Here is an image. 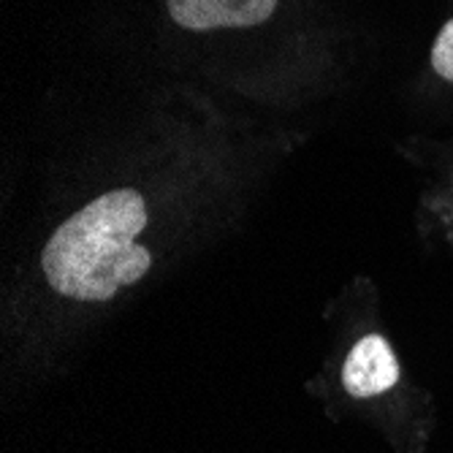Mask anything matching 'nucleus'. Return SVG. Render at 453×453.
<instances>
[{
	"label": "nucleus",
	"mask_w": 453,
	"mask_h": 453,
	"mask_svg": "<svg viewBox=\"0 0 453 453\" xmlns=\"http://www.w3.org/2000/svg\"><path fill=\"white\" fill-rule=\"evenodd\" d=\"M399 380V361L380 334L361 337L342 366V386L356 399L380 396Z\"/></svg>",
	"instance_id": "obj_2"
},
{
	"label": "nucleus",
	"mask_w": 453,
	"mask_h": 453,
	"mask_svg": "<svg viewBox=\"0 0 453 453\" xmlns=\"http://www.w3.org/2000/svg\"><path fill=\"white\" fill-rule=\"evenodd\" d=\"M144 228L147 203L139 190L104 193L71 215L47 242L41 266L50 285L60 296L79 302L111 299L152 266L150 250L136 244Z\"/></svg>",
	"instance_id": "obj_1"
},
{
	"label": "nucleus",
	"mask_w": 453,
	"mask_h": 453,
	"mask_svg": "<svg viewBox=\"0 0 453 453\" xmlns=\"http://www.w3.org/2000/svg\"><path fill=\"white\" fill-rule=\"evenodd\" d=\"M169 14L188 30H215V27H253L266 22L277 0H166Z\"/></svg>",
	"instance_id": "obj_3"
},
{
	"label": "nucleus",
	"mask_w": 453,
	"mask_h": 453,
	"mask_svg": "<svg viewBox=\"0 0 453 453\" xmlns=\"http://www.w3.org/2000/svg\"><path fill=\"white\" fill-rule=\"evenodd\" d=\"M432 65H434V71H437L442 79L453 81V19L442 25V30H440V35H437V41H434Z\"/></svg>",
	"instance_id": "obj_4"
}]
</instances>
